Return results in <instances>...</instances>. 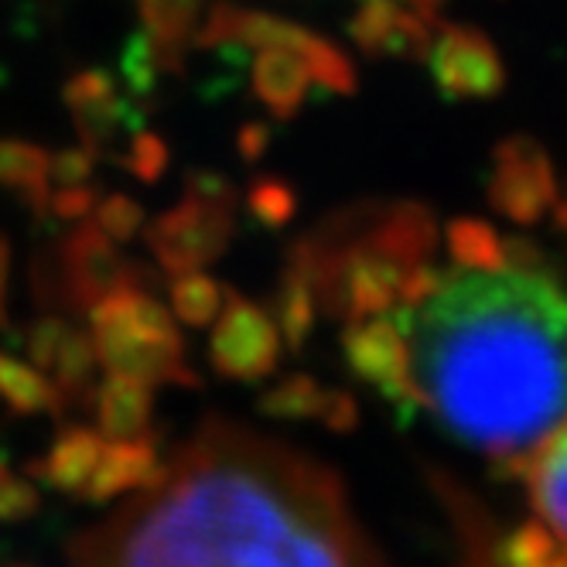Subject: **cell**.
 <instances>
[{"instance_id":"20","label":"cell","mask_w":567,"mask_h":567,"mask_svg":"<svg viewBox=\"0 0 567 567\" xmlns=\"http://www.w3.org/2000/svg\"><path fill=\"white\" fill-rule=\"evenodd\" d=\"M96 349H93V339L90 332L83 329H69V336L62 339L59 352H55V362L52 370L55 373V386L62 393L65 403H90L93 396V380H96Z\"/></svg>"},{"instance_id":"8","label":"cell","mask_w":567,"mask_h":567,"mask_svg":"<svg viewBox=\"0 0 567 567\" xmlns=\"http://www.w3.org/2000/svg\"><path fill=\"white\" fill-rule=\"evenodd\" d=\"M342 352L352 373L373 383L386 400L400 403V408H414L417 403L408 370V339H403L396 318H355L342 336Z\"/></svg>"},{"instance_id":"1","label":"cell","mask_w":567,"mask_h":567,"mask_svg":"<svg viewBox=\"0 0 567 567\" xmlns=\"http://www.w3.org/2000/svg\"><path fill=\"white\" fill-rule=\"evenodd\" d=\"M452 247L458 267H414L400 288L414 396L472 449L526 455L567 417V291L493 260L472 226Z\"/></svg>"},{"instance_id":"27","label":"cell","mask_w":567,"mask_h":567,"mask_svg":"<svg viewBox=\"0 0 567 567\" xmlns=\"http://www.w3.org/2000/svg\"><path fill=\"white\" fill-rule=\"evenodd\" d=\"M93 216H96V226L113 243L134 239L141 233V226H144V209H141V202L131 198V195H100Z\"/></svg>"},{"instance_id":"10","label":"cell","mask_w":567,"mask_h":567,"mask_svg":"<svg viewBox=\"0 0 567 567\" xmlns=\"http://www.w3.org/2000/svg\"><path fill=\"white\" fill-rule=\"evenodd\" d=\"M157 444L147 434L137 437H120V441H106L103 452L96 458V468L90 475V482L83 485V499L90 503H110L116 496L137 493L157 475Z\"/></svg>"},{"instance_id":"32","label":"cell","mask_w":567,"mask_h":567,"mask_svg":"<svg viewBox=\"0 0 567 567\" xmlns=\"http://www.w3.org/2000/svg\"><path fill=\"white\" fill-rule=\"evenodd\" d=\"M185 195L206 198V202H219V206H233L236 209V185L219 175V172H188L185 175Z\"/></svg>"},{"instance_id":"16","label":"cell","mask_w":567,"mask_h":567,"mask_svg":"<svg viewBox=\"0 0 567 567\" xmlns=\"http://www.w3.org/2000/svg\"><path fill=\"white\" fill-rule=\"evenodd\" d=\"M434 75L449 93H475L493 83L496 62L475 34L449 31L434 55Z\"/></svg>"},{"instance_id":"31","label":"cell","mask_w":567,"mask_h":567,"mask_svg":"<svg viewBox=\"0 0 567 567\" xmlns=\"http://www.w3.org/2000/svg\"><path fill=\"white\" fill-rule=\"evenodd\" d=\"M96 202H100V192L93 185H59V192H49V213L65 223H79L93 216Z\"/></svg>"},{"instance_id":"6","label":"cell","mask_w":567,"mask_h":567,"mask_svg":"<svg viewBox=\"0 0 567 567\" xmlns=\"http://www.w3.org/2000/svg\"><path fill=\"white\" fill-rule=\"evenodd\" d=\"M277 321L239 291H223V308L213 321L209 362L223 380L257 383L274 377L280 362Z\"/></svg>"},{"instance_id":"33","label":"cell","mask_w":567,"mask_h":567,"mask_svg":"<svg viewBox=\"0 0 567 567\" xmlns=\"http://www.w3.org/2000/svg\"><path fill=\"white\" fill-rule=\"evenodd\" d=\"M321 421H326L332 431H352L359 421L355 400L342 390H329L326 393V408H321Z\"/></svg>"},{"instance_id":"11","label":"cell","mask_w":567,"mask_h":567,"mask_svg":"<svg viewBox=\"0 0 567 567\" xmlns=\"http://www.w3.org/2000/svg\"><path fill=\"white\" fill-rule=\"evenodd\" d=\"M144 34L161 72H185L195 49V31L206 14V0H137Z\"/></svg>"},{"instance_id":"22","label":"cell","mask_w":567,"mask_h":567,"mask_svg":"<svg viewBox=\"0 0 567 567\" xmlns=\"http://www.w3.org/2000/svg\"><path fill=\"white\" fill-rule=\"evenodd\" d=\"M326 386H321L315 377L308 373H291L284 377L277 386H270L260 396V414L270 421H308V417H321V408H326Z\"/></svg>"},{"instance_id":"13","label":"cell","mask_w":567,"mask_h":567,"mask_svg":"<svg viewBox=\"0 0 567 567\" xmlns=\"http://www.w3.org/2000/svg\"><path fill=\"white\" fill-rule=\"evenodd\" d=\"M90 403L96 411V431L106 441L137 437L147 434L154 417V386L134 377L110 373L100 386H93Z\"/></svg>"},{"instance_id":"34","label":"cell","mask_w":567,"mask_h":567,"mask_svg":"<svg viewBox=\"0 0 567 567\" xmlns=\"http://www.w3.org/2000/svg\"><path fill=\"white\" fill-rule=\"evenodd\" d=\"M267 144H270V127L267 124H243L236 131V151L243 161H260L267 154Z\"/></svg>"},{"instance_id":"15","label":"cell","mask_w":567,"mask_h":567,"mask_svg":"<svg viewBox=\"0 0 567 567\" xmlns=\"http://www.w3.org/2000/svg\"><path fill=\"white\" fill-rule=\"evenodd\" d=\"M550 431L534 462V503L550 530L567 540V417Z\"/></svg>"},{"instance_id":"3","label":"cell","mask_w":567,"mask_h":567,"mask_svg":"<svg viewBox=\"0 0 567 567\" xmlns=\"http://www.w3.org/2000/svg\"><path fill=\"white\" fill-rule=\"evenodd\" d=\"M219 45H239V49H284L298 55L308 69L311 79L332 93H352L355 90V72L352 62L321 34L274 18L267 11L239 8L233 0H216L209 8V18L198 21L195 31V49H219Z\"/></svg>"},{"instance_id":"26","label":"cell","mask_w":567,"mask_h":567,"mask_svg":"<svg viewBox=\"0 0 567 567\" xmlns=\"http://www.w3.org/2000/svg\"><path fill=\"white\" fill-rule=\"evenodd\" d=\"M137 182L154 185L168 168V144L161 141L154 131H137L127 144V151L116 157Z\"/></svg>"},{"instance_id":"5","label":"cell","mask_w":567,"mask_h":567,"mask_svg":"<svg viewBox=\"0 0 567 567\" xmlns=\"http://www.w3.org/2000/svg\"><path fill=\"white\" fill-rule=\"evenodd\" d=\"M147 280H154V274L124 257V250L96 223L79 219L59 247V295L75 311H90L116 288H144Z\"/></svg>"},{"instance_id":"28","label":"cell","mask_w":567,"mask_h":567,"mask_svg":"<svg viewBox=\"0 0 567 567\" xmlns=\"http://www.w3.org/2000/svg\"><path fill=\"white\" fill-rule=\"evenodd\" d=\"M69 329H72V321L62 318L59 311H49L42 318H34L31 326H28V332H24V349H28L31 367L49 373L52 362H55V352L62 346V339L69 336Z\"/></svg>"},{"instance_id":"35","label":"cell","mask_w":567,"mask_h":567,"mask_svg":"<svg viewBox=\"0 0 567 567\" xmlns=\"http://www.w3.org/2000/svg\"><path fill=\"white\" fill-rule=\"evenodd\" d=\"M8 280H11V243L8 236H0V332L11 329L8 315Z\"/></svg>"},{"instance_id":"17","label":"cell","mask_w":567,"mask_h":567,"mask_svg":"<svg viewBox=\"0 0 567 567\" xmlns=\"http://www.w3.org/2000/svg\"><path fill=\"white\" fill-rule=\"evenodd\" d=\"M49 151L31 141H0V188L14 192L34 216L49 213Z\"/></svg>"},{"instance_id":"12","label":"cell","mask_w":567,"mask_h":567,"mask_svg":"<svg viewBox=\"0 0 567 567\" xmlns=\"http://www.w3.org/2000/svg\"><path fill=\"white\" fill-rule=\"evenodd\" d=\"M311 69L284 49H260V55L254 59V69H250V86H254V96L264 103V110L280 120V124H288V120L298 116V110L305 106L308 100V90H311Z\"/></svg>"},{"instance_id":"25","label":"cell","mask_w":567,"mask_h":567,"mask_svg":"<svg viewBox=\"0 0 567 567\" xmlns=\"http://www.w3.org/2000/svg\"><path fill=\"white\" fill-rule=\"evenodd\" d=\"M120 72H124V83H127V93L131 100H141L147 103L154 86H157V59H154V49L147 42V34L137 31L131 34V42L124 45V55H120Z\"/></svg>"},{"instance_id":"14","label":"cell","mask_w":567,"mask_h":567,"mask_svg":"<svg viewBox=\"0 0 567 567\" xmlns=\"http://www.w3.org/2000/svg\"><path fill=\"white\" fill-rule=\"evenodd\" d=\"M103 444H106V437L100 431L83 427V424H69L52 441V449L45 452V458L34 465V472L42 475L52 489L79 496V493H83V485L90 482L93 468H96Z\"/></svg>"},{"instance_id":"21","label":"cell","mask_w":567,"mask_h":567,"mask_svg":"<svg viewBox=\"0 0 567 567\" xmlns=\"http://www.w3.org/2000/svg\"><path fill=\"white\" fill-rule=\"evenodd\" d=\"M168 298H172V311L178 321H185L188 329H206L213 326L223 308V284L202 270L172 274Z\"/></svg>"},{"instance_id":"23","label":"cell","mask_w":567,"mask_h":567,"mask_svg":"<svg viewBox=\"0 0 567 567\" xmlns=\"http://www.w3.org/2000/svg\"><path fill=\"white\" fill-rule=\"evenodd\" d=\"M247 209L267 229H284L295 219V213H298V195H295V188L284 178L260 175L247 188Z\"/></svg>"},{"instance_id":"2","label":"cell","mask_w":567,"mask_h":567,"mask_svg":"<svg viewBox=\"0 0 567 567\" xmlns=\"http://www.w3.org/2000/svg\"><path fill=\"white\" fill-rule=\"evenodd\" d=\"M137 493L79 567H377L336 475L247 431H202Z\"/></svg>"},{"instance_id":"9","label":"cell","mask_w":567,"mask_h":567,"mask_svg":"<svg viewBox=\"0 0 567 567\" xmlns=\"http://www.w3.org/2000/svg\"><path fill=\"white\" fill-rule=\"evenodd\" d=\"M62 100L69 106L79 141L96 154L110 151L120 137V127L131 120L127 96H120L116 83L103 69H83L69 75V83L62 86Z\"/></svg>"},{"instance_id":"24","label":"cell","mask_w":567,"mask_h":567,"mask_svg":"<svg viewBox=\"0 0 567 567\" xmlns=\"http://www.w3.org/2000/svg\"><path fill=\"white\" fill-rule=\"evenodd\" d=\"M509 567H567V540L540 523H526L506 547Z\"/></svg>"},{"instance_id":"4","label":"cell","mask_w":567,"mask_h":567,"mask_svg":"<svg viewBox=\"0 0 567 567\" xmlns=\"http://www.w3.org/2000/svg\"><path fill=\"white\" fill-rule=\"evenodd\" d=\"M233 213H236L233 206H219V202L185 195L178 206L161 213L147 226L144 243H147L151 257L157 260V267L168 277L185 274V270H206L229 247Z\"/></svg>"},{"instance_id":"18","label":"cell","mask_w":567,"mask_h":567,"mask_svg":"<svg viewBox=\"0 0 567 567\" xmlns=\"http://www.w3.org/2000/svg\"><path fill=\"white\" fill-rule=\"evenodd\" d=\"M284 260H288V264H284L280 288H277V332H280L284 342H288L291 352H301L308 336L315 332L318 301H315L305 264L291 250Z\"/></svg>"},{"instance_id":"19","label":"cell","mask_w":567,"mask_h":567,"mask_svg":"<svg viewBox=\"0 0 567 567\" xmlns=\"http://www.w3.org/2000/svg\"><path fill=\"white\" fill-rule=\"evenodd\" d=\"M0 400L14 414H62L65 400L59 386L31 362L0 349Z\"/></svg>"},{"instance_id":"29","label":"cell","mask_w":567,"mask_h":567,"mask_svg":"<svg viewBox=\"0 0 567 567\" xmlns=\"http://www.w3.org/2000/svg\"><path fill=\"white\" fill-rule=\"evenodd\" d=\"M42 499H38V489L18 475L8 462H0V523H21L28 516L38 513Z\"/></svg>"},{"instance_id":"7","label":"cell","mask_w":567,"mask_h":567,"mask_svg":"<svg viewBox=\"0 0 567 567\" xmlns=\"http://www.w3.org/2000/svg\"><path fill=\"white\" fill-rule=\"evenodd\" d=\"M90 339L106 373L134 377L151 386H198V377L185 359V339H157L100 315H90Z\"/></svg>"},{"instance_id":"30","label":"cell","mask_w":567,"mask_h":567,"mask_svg":"<svg viewBox=\"0 0 567 567\" xmlns=\"http://www.w3.org/2000/svg\"><path fill=\"white\" fill-rule=\"evenodd\" d=\"M100 154L90 151L86 144L79 147H62L55 157H49V182L55 185H86L96 172Z\"/></svg>"}]
</instances>
